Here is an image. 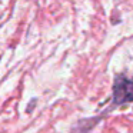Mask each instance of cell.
Listing matches in <instances>:
<instances>
[{
    "instance_id": "obj_1",
    "label": "cell",
    "mask_w": 133,
    "mask_h": 133,
    "mask_svg": "<svg viewBox=\"0 0 133 133\" xmlns=\"http://www.w3.org/2000/svg\"><path fill=\"white\" fill-rule=\"evenodd\" d=\"M113 99L116 104L133 102V80L124 76H117L113 86Z\"/></svg>"
}]
</instances>
